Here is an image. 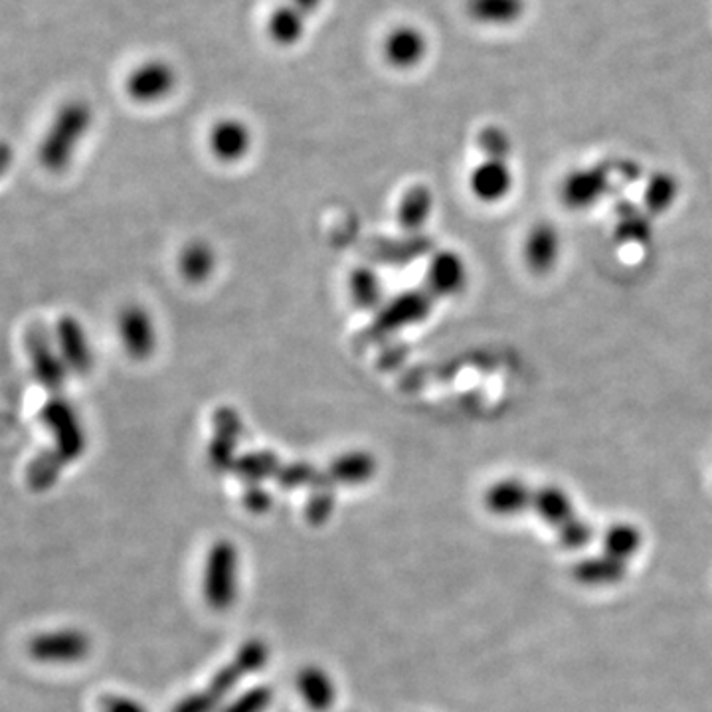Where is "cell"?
I'll use <instances>...</instances> for the list:
<instances>
[{
	"instance_id": "37",
	"label": "cell",
	"mask_w": 712,
	"mask_h": 712,
	"mask_svg": "<svg viewBox=\"0 0 712 712\" xmlns=\"http://www.w3.org/2000/svg\"><path fill=\"white\" fill-rule=\"evenodd\" d=\"M287 2H289V4H294V7L303 12L306 16H309L311 12H315L317 9L321 7V2H323V0H287Z\"/></svg>"
},
{
	"instance_id": "33",
	"label": "cell",
	"mask_w": 712,
	"mask_h": 712,
	"mask_svg": "<svg viewBox=\"0 0 712 712\" xmlns=\"http://www.w3.org/2000/svg\"><path fill=\"white\" fill-rule=\"evenodd\" d=\"M333 507L335 495L331 493V487H317L315 495L307 503V519L311 520V525H321L331 517Z\"/></svg>"
},
{
	"instance_id": "1",
	"label": "cell",
	"mask_w": 712,
	"mask_h": 712,
	"mask_svg": "<svg viewBox=\"0 0 712 712\" xmlns=\"http://www.w3.org/2000/svg\"><path fill=\"white\" fill-rule=\"evenodd\" d=\"M92 122V107L88 103L82 100L64 103L42 139L38 149L42 166L50 173H60L68 169L78 145L90 131Z\"/></svg>"
},
{
	"instance_id": "2",
	"label": "cell",
	"mask_w": 712,
	"mask_h": 712,
	"mask_svg": "<svg viewBox=\"0 0 712 712\" xmlns=\"http://www.w3.org/2000/svg\"><path fill=\"white\" fill-rule=\"evenodd\" d=\"M269 659V647L262 640H252L240 647L234 659L214 675L208 689L194 692L176 702L171 712H214L226 694L248 675L262 671Z\"/></svg>"
},
{
	"instance_id": "20",
	"label": "cell",
	"mask_w": 712,
	"mask_h": 712,
	"mask_svg": "<svg viewBox=\"0 0 712 712\" xmlns=\"http://www.w3.org/2000/svg\"><path fill=\"white\" fill-rule=\"evenodd\" d=\"M377 468V459L367 451H348L333 459V463L326 469V475L333 483L360 485L375 478Z\"/></svg>"
},
{
	"instance_id": "32",
	"label": "cell",
	"mask_w": 712,
	"mask_h": 712,
	"mask_svg": "<svg viewBox=\"0 0 712 712\" xmlns=\"http://www.w3.org/2000/svg\"><path fill=\"white\" fill-rule=\"evenodd\" d=\"M319 473H315V469L311 468L309 463H289L285 468L277 471V483L279 487L284 489H296L303 487V485H313Z\"/></svg>"
},
{
	"instance_id": "13",
	"label": "cell",
	"mask_w": 712,
	"mask_h": 712,
	"mask_svg": "<svg viewBox=\"0 0 712 712\" xmlns=\"http://www.w3.org/2000/svg\"><path fill=\"white\" fill-rule=\"evenodd\" d=\"M252 129L236 117H225L214 123L208 133V147L216 161L225 164L240 163L252 149Z\"/></svg>"
},
{
	"instance_id": "26",
	"label": "cell",
	"mask_w": 712,
	"mask_h": 712,
	"mask_svg": "<svg viewBox=\"0 0 712 712\" xmlns=\"http://www.w3.org/2000/svg\"><path fill=\"white\" fill-rule=\"evenodd\" d=\"M236 478L244 479L248 485H260L264 479L275 478L279 471V459L272 451H255L242 458H236Z\"/></svg>"
},
{
	"instance_id": "11",
	"label": "cell",
	"mask_w": 712,
	"mask_h": 712,
	"mask_svg": "<svg viewBox=\"0 0 712 712\" xmlns=\"http://www.w3.org/2000/svg\"><path fill=\"white\" fill-rule=\"evenodd\" d=\"M434 309V297L427 289L406 291L380 309L375 329L380 333H392L404 326L417 325L426 321Z\"/></svg>"
},
{
	"instance_id": "15",
	"label": "cell",
	"mask_w": 712,
	"mask_h": 712,
	"mask_svg": "<svg viewBox=\"0 0 712 712\" xmlns=\"http://www.w3.org/2000/svg\"><path fill=\"white\" fill-rule=\"evenodd\" d=\"M382 54H384L388 66H392L397 70H412L426 58V36L416 26L400 24L397 28L388 32L384 44H382Z\"/></svg>"
},
{
	"instance_id": "35",
	"label": "cell",
	"mask_w": 712,
	"mask_h": 712,
	"mask_svg": "<svg viewBox=\"0 0 712 712\" xmlns=\"http://www.w3.org/2000/svg\"><path fill=\"white\" fill-rule=\"evenodd\" d=\"M102 712H147L141 702L123 694H105L100 702Z\"/></svg>"
},
{
	"instance_id": "28",
	"label": "cell",
	"mask_w": 712,
	"mask_h": 712,
	"mask_svg": "<svg viewBox=\"0 0 712 712\" xmlns=\"http://www.w3.org/2000/svg\"><path fill=\"white\" fill-rule=\"evenodd\" d=\"M351 297L363 309L382 306V282L375 269L358 267L351 277Z\"/></svg>"
},
{
	"instance_id": "30",
	"label": "cell",
	"mask_w": 712,
	"mask_h": 712,
	"mask_svg": "<svg viewBox=\"0 0 712 712\" xmlns=\"http://www.w3.org/2000/svg\"><path fill=\"white\" fill-rule=\"evenodd\" d=\"M274 701V691L265 685L254 687L230 702L220 712H265Z\"/></svg>"
},
{
	"instance_id": "10",
	"label": "cell",
	"mask_w": 712,
	"mask_h": 712,
	"mask_svg": "<svg viewBox=\"0 0 712 712\" xmlns=\"http://www.w3.org/2000/svg\"><path fill=\"white\" fill-rule=\"evenodd\" d=\"M562 234L550 222H537L522 242V260L535 275H549L556 269L562 257Z\"/></svg>"
},
{
	"instance_id": "18",
	"label": "cell",
	"mask_w": 712,
	"mask_h": 712,
	"mask_svg": "<svg viewBox=\"0 0 712 712\" xmlns=\"http://www.w3.org/2000/svg\"><path fill=\"white\" fill-rule=\"evenodd\" d=\"M297 691L311 711L326 712L336 701L335 681L319 665H307L296 677Z\"/></svg>"
},
{
	"instance_id": "25",
	"label": "cell",
	"mask_w": 712,
	"mask_h": 712,
	"mask_svg": "<svg viewBox=\"0 0 712 712\" xmlns=\"http://www.w3.org/2000/svg\"><path fill=\"white\" fill-rule=\"evenodd\" d=\"M525 11V0H469L468 12L481 24H513Z\"/></svg>"
},
{
	"instance_id": "31",
	"label": "cell",
	"mask_w": 712,
	"mask_h": 712,
	"mask_svg": "<svg viewBox=\"0 0 712 712\" xmlns=\"http://www.w3.org/2000/svg\"><path fill=\"white\" fill-rule=\"evenodd\" d=\"M640 547V532L630 525H616L608 532V554L613 559H623Z\"/></svg>"
},
{
	"instance_id": "9",
	"label": "cell",
	"mask_w": 712,
	"mask_h": 712,
	"mask_svg": "<svg viewBox=\"0 0 712 712\" xmlns=\"http://www.w3.org/2000/svg\"><path fill=\"white\" fill-rule=\"evenodd\" d=\"M117 335L123 351L133 360H147L157 351V329L153 317L141 306L123 307L117 317Z\"/></svg>"
},
{
	"instance_id": "34",
	"label": "cell",
	"mask_w": 712,
	"mask_h": 712,
	"mask_svg": "<svg viewBox=\"0 0 712 712\" xmlns=\"http://www.w3.org/2000/svg\"><path fill=\"white\" fill-rule=\"evenodd\" d=\"M274 497L262 489V485H248L244 493L245 509L255 515H262L265 510L272 509Z\"/></svg>"
},
{
	"instance_id": "29",
	"label": "cell",
	"mask_w": 712,
	"mask_h": 712,
	"mask_svg": "<svg viewBox=\"0 0 712 712\" xmlns=\"http://www.w3.org/2000/svg\"><path fill=\"white\" fill-rule=\"evenodd\" d=\"M478 147L479 151L483 153V159L510 161L513 141H510L509 133L501 129L497 125H489L479 131Z\"/></svg>"
},
{
	"instance_id": "12",
	"label": "cell",
	"mask_w": 712,
	"mask_h": 712,
	"mask_svg": "<svg viewBox=\"0 0 712 712\" xmlns=\"http://www.w3.org/2000/svg\"><path fill=\"white\" fill-rule=\"evenodd\" d=\"M469 193L483 204L503 203L509 198L515 186V173L509 161L483 159L471 169L468 179Z\"/></svg>"
},
{
	"instance_id": "6",
	"label": "cell",
	"mask_w": 712,
	"mask_h": 712,
	"mask_svg": "<svg viewBox=\"0 0 712 712\" xmlns=\"http://www.w3.org/2000/svg\"><path fill=\"white\" fill-rule=\"evenodd\" d=\"M611 171L608 164H592L570 171L560 184V200L569 210H590L610 193Z\"/></svg>"
},
{
	"instance_id": "23",
	"label": "cell",
	"mask_w": 712,
	"mask_h": 712,
	"mask_svg": "<svg viewBox=\"0 0 712 712\" xmlns=\"http://www.w3.org/2000/svg\"><path fill=\"white\" fill-rule=\"evenodd\" d=\"M652 216L641 206L623 203L616 208V238L623 244H647L652 240Z\"/></svg>"
},
{
	"instance_id": "8",
	"label": "cell",
	"mask_w": 712,
	"mask_h": 712,
	"mask_svg": "<svg viewBox=\"0 0 712 712\" xmlns=\"http://www.w3.org/2000/svg\"><path fill=\"white\" fill-rule=\"evenodd\" d=\"M469 284L468 262L453 250L434 252L426 272V289L436 299H451L466 291Z\"/></svg>"
},
{
	"instance_id": "24",
	"label": "cell",
	"mask_w": 712,
	"mask_h": 712,
	"mask_svg": "<svg viewBox=\"0 0 712 712\" xmlns=\"http://www.w3.org/2000/svg\"><path fill=\"white\" fill-rule=\"evenodd\" d=\"M179 269L188 284H204L213 277L216 269V254L213 245L203 240H194L186 244L179 257Z\"/></svg>"
},
{
	"instance_id": "16",
	"label": "cell",
	"mask_w": 712,
	"mask_h": 712,
	"mask_svg": "<svg viewBox=\"0 0 712 712\" xmlns=\"http://www.w3.org/2000/svg\"><path fill=\"white\" fill-rule=\"evenodd\" d=\"M56 346L68 370L78 375L90 372L93 365L92 346L82 323L70 315L61 317L56 325Z\"/></svg>"
},
{
	"instance_id": "36",
	"label": "cell",
	"mask_w": 712,
	"mask_h": 712,
	"mask_svg": "<svg viewBox=\"0 0 712 712\" xmlns=\"http://www.w3.org/2000/svg\"><path fill=\"white\" fill-rule=\"evenodd\" d=\"M12 159H14V153H12L11 145L0 141V179L9 173V169L12 166Z\"/></svg>"
},
{
	"instance_id": "14",
	"label": "cell",
	"mask_w": 712,
	"mask_h": 712,
	"mask_svg": "<svg viewBox=\"0 0 712 712\" xmlns=\"http://www.w3.org/2000/svg\"><path fill=\"white\" fill-rule=\"evenodd\" d=\"M26 351L31 356L34 375L42 384L48 390H60L64 380H66L68 367H66L64 358L54 351L50 338L42 331L41 326H34L28 331Z\"/></svg>"
},
{
	"instance_id": "27",
	"label": "cell",
	"mask_w": 712,
	"mask_h": 712,
	"mask_svg": "<svg viewBox=\"0 0 712 712\" xmlns=\"http://www.w3.org/2000/svg\"><path fill=\"white\" fill-rule=\"evenodd\" d=\"M66 466L68 463L56 453V449L44 451L32 459L31 466L26 469V481L34 491H46L58 481L61 469Z\"/></svg>"
},
{
	"instance_id": "19",
	"label": "cell",
	"mask_w": 712,
	"mask_h": 712,
	"mask_svg": "<svg viewBox=\"0 0 712 712\" xmlns=\"http://www.w3.org/2000/svg\"><path fill=\"white\" fill-rule=\"evenodd\" d=\"M434 213V194L427 186H412L398 206V222L407 234H420Z\"/></svg>"
},
{
	"instance_id": "22",
	"label": "cell",
	"mask_w": 712,
	"mask_h": 712,
	"mask_svg": "<svg viewBox=\"0 0 712 712\" xmlns=\"http://www.w3.org/2000/svg\"><path fill=\"white\" fill-rule=\"evenodd\" d=\"M307 16L294 4L284 2L267 16V36L279 46H294L306 34Z\"/></svg>"
},
{
	"instance_id": "5",
	"label": "cell",
	"mask_w": 712,
	"mask_h": 712,
	"mask_svg": "<svg viewBox=\"0 0 712 712\" xmlns=\"http://www.w3.org/2000/svg\"><path fill=\"white\" fill-rule=\"evenodd\" d=\"M41 416L54 436L56 453L66 463L82 458L85 451V432L70 402L64 398H51L42 407Z\"/></svg>"
},
{
	"instance_id": "17",
	"label": "cell",
	"mask_w": 712,
	"mask_h": 712,
	"mask_svg": "<svg viewBox=\"0 0 712 712\" xmlns=\"http://www.w3.org/2000/svg\"><path fill=\"white\" fill-rule=\"evenodd\" d=\"M532 489L520 479H501L485 491L483 503L495 515H517L532 505Z\"/></svg>"
},
{
	"instance_id": "7",
	"label": "cell",
	"mask_w": 712,
	"mask_h": 712,
	"mask_svg": "<svg viewBox=\"0 0 712 712\" xmlns=\"http://www.w3.org/2000/svg\"><path fill=\"white\" fill-rule=\"evenodd\" d=\"M176 85V71L169 61L147 60L139 64L125 80V92L133 102L149 103L163 102Z\"/></svg>"
},
{
	"instance_id": "4",
	"label": "cell",
	"mask_w": 712,
	"mask_h": 712,
	"mask_svg": "<svg viewBox=\"0 0 712 712\" xmlns=\"http://www.w3.org/2000/svg\"><path fill=\"white\" fill-rule=\"evenodd\" d=\"M28 655L34 662L50 665H70L83 662L92 652L90 635L76 628L42 631L28 641Z\"/></svg>"
},
{
	"instance_id": "3",
	"label": "cell",
	"mask_w": 712,
	"mask_h": 712,
	"mask_svg": "<svg viewBox=\"0 0 712 712\" xmlns=\"http://www.w3.org/2000/svg\"><path fill=\"white\" fill-rule=\"evenodd\" d=\"M240 554L230 540L214 542L204 562L203 594L214 611L230 610L238 596Z\"/></svg>"
},
{
	"instance_id": "21",
	"label": "cell",
	"mask_w": 712,
	"mask_h": 712,
	"mask_svg": "<svg viewBox=\"0 0 712 712\" xmlns=\"http://www.w3.org/2000/svg\"><path fill=\"white\" fill-rule=\"evenodd\" d=\"M679 194H681L679 181L671 173L657 171L645 183V188L641 194V208L650 214L652 218L663 216V214L671 210L675 203H677V198H679Z\"/></svg>"
}]
</instances>
